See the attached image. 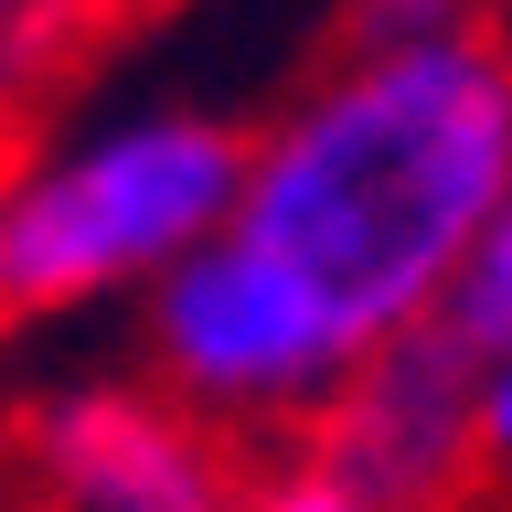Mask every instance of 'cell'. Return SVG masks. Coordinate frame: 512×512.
I'll return each mask as SVG.
<instances>
[{"label": "cell", "mask_w": 512, "mask_h": 512, "mask_svg": "<svg viewBox=\"0 0 512 512\" xmlns=\"http://www.w3.org/2000/svg\"><path fill=\"white\" fill-rule=\"evenodd\" d=\"M246 182V128L203 107H139L86 128L43 171L0 182V320H54L150 288L171 256L224 235Z\"/></svg>", "instance_id": "7a4b0ae2"}, {"label": "cell", "mask_w": 512, "mask_h": 512, "mask_svg": "<svg viewBox=\"0 0 512 512\" xmlns=\"http://www.w3.org/2000/svg\"><path fill=\"white\" fill-rule=\"evenodd\" d=\"M32 11H43V0H0V32H22V22H32Z\"/></svg>", "instance_id": "30bf717a"}, {"label": "cell", "mask_w": 512, "mask_h": 512, "mask_svg": "<svg viewBox=\"0 0 512 512\" xmlns=\"http://www.w3.org/2000/svg\"><path fill=\"white\" fill-rule=\"evenodd\" d=\"M470 438H480V470L512 480V331L480 352V406H470Z\"/></svg>", "instance_id": "52a82bcc"}, {"label": "cell", "mask_w": 512, "mask_h": 512, "mask_svg": "<svg viewBox=\"0 0 512 512\" xmlns=\"http://www.w3.org/2000/svg\"><path fill=\"white\" fill-rule=\"evenodd\" d=\"M235 512H363V502H352V491H331V480L299 459V470H278V480H246V491H235Z\"/></svg>", "instance_id": "9c48e42d"}, {"label": "cell", "mask_w": 512, "mask_h": 512, "mask_svg": "<svg viewBox=\"0 0 512 512\" xmlns=\"http://www.w3.org/2000/svg\"><path fill=\"white\" fill-rule=\"evenodd\" d=\"M470 406H480V342L448 310H427L331 374V395L310 406V470L363 512H448L459 480L480 470Z\"/></svg>", "instance_id": "277c9868"}, {"label": "cell", "mask_w": 512, "mask_h": 512, "mask_svg": "<svg viewBox=\"0 0 512 512\" xmlns=\"http://www.w3.org/2000/svg\"><path fill=\"white\" fill-rule=\"evenodd\" d=\"M512 192V43L406 32L342 43L331 75L246 128V182L224 235H246L342 352H374L448 299L491 203Z\"/></svg>", "instance_id": "6da1fadb"}, {"label": "cell", "mask_w": 512, "mask_h": 512, "mask_svg": "<svg viewBox=\"0 0 512 512\" xmlns=\"http://www.w3.org/2000/svg\"><path fill=\"white\" fill-rule=\"evenodd\" d=\"M32 480L64 512H235L246 491L214 416L171 406L160 384H64L32 416Z\"/></svg>", "instance_id": "5b68a950"}, {"label": "cell", "mask_w": 512, "mask_h": 512, "mask_svg": "<svg viewBox=\"0 0 512 512\" xmlns=\"http://www.w3.org/2000/svg\"><path fill=\"white\" fill-rule=\"evenodd\" d=\"M480 0H352V43H406V32H459Z\"/></svg>", "instance_id": "ba28073f"}, {"label": "cell", "mask_w": 512, "mask_h": 512, "mask_svg": "<svg viewBox=\"0 0 512 512\" xmlns=\"http://www.w3.org/2000/svg\"><path fill=\"white\" fill-rule=\"evenodd\" d=\"M150 384L192 416H310L352 352L320 331V310L246 246V235H203L171 256L150 288Z\"/></svg>", "instance_id": "3957f363"}, {"label": "cell", "mask_w": 512, "mask_h": 512, "mask_svg": "<svg viewBox=\"0 0 512 512\" xmlns=\"http://www.w3.org/2000/svg\"><path fill=\"white\" fill-rule=\"evenodd\" d=\"M438 310L459 320V331H470L480 352H491V342H502V331H512V192H502V203H491V224H480L470 267L448 278V299H438Z\"/></svg>", "instance_id": "8992f818"}]
</instances>
